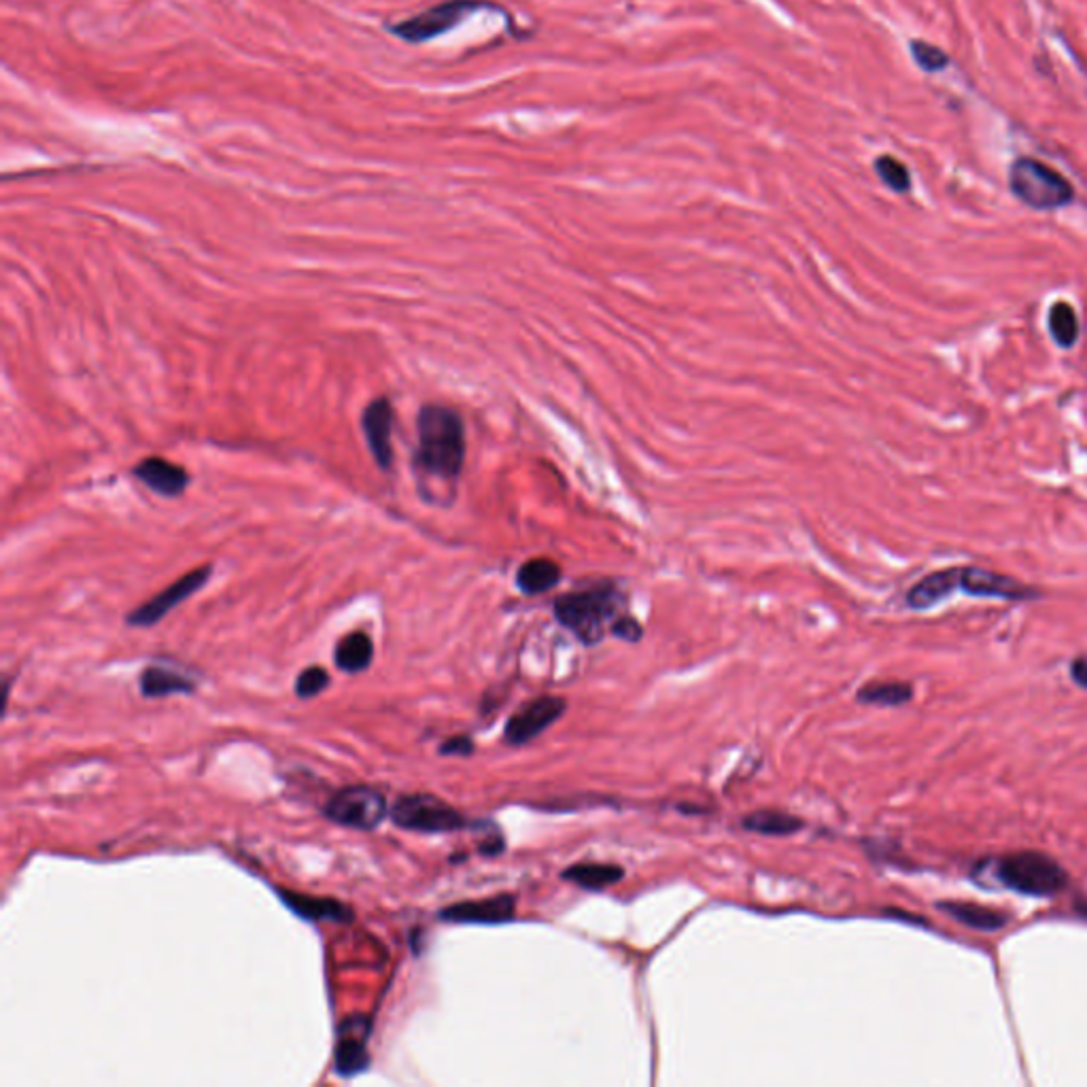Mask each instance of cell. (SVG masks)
<instances>
[{"mask_svg": "<svg viewBox=\"0 0 1087 1087\" xmlns=\"http://www.w3.org/2000/svg\"><path fill=\"white\" fill-rule=\"evenodd\" d=\"M414 465L425 476L454 483L465 461V427L449 406L427 404L418 414Z\"/></svg>", "mask_w": 1087, "mask_h": 1087, "instance_id": "cell-1", "label": "cell"}, {"mask_svg": "<svg viewBox=\"0 0 1087 1087\" xmlns=\"http://www.w3.org/2000/svg\"><path fill=\"white\" fill-rule=\"evenodd\" d=\"M623 603V593L614 582H601L562 595L555 601V616L584 646H595L603 639L605 625L618 618Z\"/></svg>", "mask_w": 1087, "mask_h": 1087, "instance_id": "cell-2", "label": "cell"}, {"mask_svg": "<svg viewBox=\"0 0 1087 1087\" xmlns=\"http://www.w3.org/2000/svg\"><path fill=\"white\" fill-rule=\"evenodd\" d=\"M1007 181L1013 196L1039 213L1060 211L1075 202L1073 184L1060 170L1032 155H1017L1013 159Z\"/></svg>", "mask_w": 1087, "mask_h": 1087, "instance_id": "cell-3", "label": "cell"}, {"mask_svg": "<svg viewBox=\"0 0 1087 1087\" xmlns=\"http://www.w3.org/2000/svg\"><path fill=\"white\" fill-rule=\"evenodd\" d=\"M996 875L1003 886L1028 897H1053L1068 884L1066 871L1041 852H1017L1001 859Z\"/></svg>", "mask_w": 1087, "mask_h": 1087, "instance_id": "cell-4", "label": "cell"}, {"mask_svg": "<svg viewBox=\"0 0 1087 1087\" xmlns=\"http://www.w3.org/2000/svg\"><path fill=\"white\" fill-rule=\"evenodd\" d=\"M493 9L499 11V7L491 4L487 0H447L440 2L414 17H409L400 24L389 26V31L402 40L409 43H427L432 38L442 37L454 26H459L468 15L476 11Z\"/></svg>", "mask_w": 1087, "mask_h": 1087, "instance_id": "cell-5", "label": "cell"}, {"mask_svg": "<svg viewBox=\"0 0 1087 1087\" xmlns=\"http://www.w3.org/2000/svg\"><path fill=\"white\" fill-rule=\"evenodd\" d=\"M393 825L414 832H452L468 825L447 801L434 794H406L391 807Z\"/></svg>", "mask_w": 1087, "mask_h": 1087, "instance_id": "cell-6", "label": "cell"}, {"mask_svg": "<svg viewBox=\"0 0 1087 1087\" xmlns=\"http://www.w3.org/2000/svg\"><path fill=\"white\" fill-rule=\"evenodd\" d=\"M328 820L355 830H375L387 818L389 807L385 796L373 787H346L326 803Z\"/></svg>", "mask_w": 1087, "mask_h": 1087, "instance_id": "cell-7", "label": "cell"}, {"mask_svg": "<svg viewBox=\"0 0 1087 1087\" xmlns=\"http://www.w3.org/2000/svg\"><path fill=\"white\" fill-rule=\"evenodd\" d=\"M567 708V701L557 695H544L525 704L506 724L504 740L510 746H525L548 726H553Z\"/></svg>", "mask_w": 1087, "mask_h": 1087, "instance_id": "cell-8", "label": "cell"}, {"mask_svg": "<svg viewBox=\"0 0 1087 1087\" xmlns=\"http://www.w3.org/2000/svg\"><path fill=\"white\" fill-rule=\"evenodd\" d=\"M960 591L971 598H988V600L1030 601L1041 598V591L1019 582L1007 574H996L983 567H962L960 569Z\"/></svg>", "mask_w": 1087, "mask_h": 1087, "instance_id": "cell-9", "label": "cell"}, {"mask_svg": "<svg viewBox=\"0 0 1087 1087\" xmlns=\"http://www.w3.org/2000/svg\"><path fill=\"white\" fill-rule=\"evenodd\" d=\"M209 578H211L209 565L189 571L184 578L173 582L168 589H164L159 595H155L153 600L143 603L139 610H134L128 616V623L134 627H151V625L159 623L173 607H177L181 601L189 600L196 591H200L209 582Z\"/></svg>", "mask_w": 1087, "mask_h": 1087, "instance_id": "cell-10", "label": "cell"}, {"mask_svg": "<svg viewBox=\"0 0 1087 1087\" xmlns=\"http://www.w3.org/2000/svg\"><path fill=\"white\" fill-rule=\"evenodd\" d=\"M370 1030L373 1024L366 1015H351L338 1026L336 1055H334L338 1075L353 1077L370 1066V1055L366 1050Z\"/></svg>", "mask_w": 1087, "mask_h": 1087, "instance_id": "cell-11", "label": "cell"}, {"mask_svg": "<svg viewBox=\"0 0 1087 1087\" xmlns=\"http://www.w3.org/2000/svg\"><path fill=\"white\" fill-rule=\"evenodd\" d=\"M515 915H517V899L512 895L457 902L440 911V920L454 924H506L512 922Z\"/></svg>", "mask_w": 1087, "mask_h": 1087, "instance_id": "cell-12", "label": "cell"}, {"mask_svg": "<svg viewBox=\"0 0 1087 1087\" xmlns=\"http://www.w3.org/2000/svg\"><path fill=\"white\" fill-rule=\"evenodd\" d=\"M391 425H393V411H391L389 402L382 400V398L375 400L366 409L364 418H362L366 442H368V447L373 450L376 463L382 470H387L391 465V459H393V450H391Z\"/></svg>", "mask_w": 1087, "mask_h": 1087, "instance_id": "cell-13", "label": "cell"}, {"mask_svg": "<svg viewBox=\"0 0 1087 1087\" xmlns=\"http://www.w3.org/2000/svg\"><path fill=\"white\" fill-rule=\"evenodd\" d=\"M960 569L962 567H945L918 580L907 593V605L911 610H931L952 598L960 591Z\"/></svg>", "mask_w": 1087, "mask_h": 1087, "instance_id": "cell-14", "label": "cell"}, {"mask_svg": "<svg viewBox=\"0 0 1087 1087\" xmlns=\"http://www.w3.org/2000/svg\"><path fill=\"white\" fill-rule=\"evenodd\" d=\"M285 907H290L296 915L310 922H351L353 909L336 899H321L312 895H300L292 890H276Z\"/></svg>", "mask_w": 1087, "mask_h": 1087, "instance_id": "cell-15", "label": "cell"}, {"mask_svg": "<svg viewBox=\"0 0 1087 1087\" xmlns=\"http://www.w3.org/2000/svg\"><path fill=\"white\" fill-rule=\"evenodd\" d=\"M134 474L147 487L153 488L159 495H166V497H177L188 487V472L184 468H179L177 463H170V461L159 459V457H150V459L141 461L134 468Z\"/></svg>", "mask_w": 1087, "mask_h": 1087, "instance_id": "cell-16", "label": "cell"}, {"mask_svg": "<svg viewBox=\"0 0 1087 1087\" xmlns=\"http://www.w3.org/2000/svg\"><path fill=\"white\" fill-rule=\"evenodd\" d=\"M562 580V567L546 557L529 559L517 574V584L525 595H542L555 589Z\"/></svg>", "mask_w": 1087, "mask_h": 1087, "instance_id": "cell-17", "label": "cell"}, {"mask_svg": "<svg viewBox=\"0 0 1087 1087\" xmlns=\"http://www.w3.org/2000/svg\"><path fill=\"white\" fill-rule=\"evenodd\" d=\"M625 877V869L618 864L578 863L563 871V879L584 888V890H603L614 886Z\"/></svg>", "mask_w": 1087, "mask_h": 1087, "instance_id": "cell-18", "label": "cell"}, {"mask_svg": "<svg viewBox=\"0 0 1087 1087\" xmlns=\"http://www.w3.org/2000/svg\"><path fill=\"white\" fill-rule=\"evenodd\" d=\"M945 913H949L954 920H958L960 924L969 926V929H976V931H999L1007 924L1005 915L999 913V911H992L988 907H981V905H976V902H941L938 905Z\"/></svg>", "mask_w": 1087, "mask_h": 1087, "instance_id": "cell-19", "label": "cell"}, {"mask_svg": "<svg viewBox=\"0 0 1087 1087\" xmlns=\"http://www.w3.org/2000/svg\"><path fill=\"white\" fill-rule=\"evenodd\" d=\"M373 654H375L373 639L368 638L366 634H351L338 643L334 661H336L338 670H342L346 674H357V672H364L373 663Z\"/></svg>", "mask_w": 1087, "mask_h": 1087, "instance_id": "cell-20", "label": "cell"}, {"mask_svg": "<svg viewBox=\"0 0 1087 1087\" xmlns=\"http://www.w3.org/2000/svg\"><path fill=\"white\" fill-rule=\"evenodd\" d=\"M1048 328L1051 338L1060 348H1073L1082 336V323L1077 310L1068 302L1058 300L1050 306Z\"/></svg>", "mask_w": 1087, "mask_h": 1087, "instance_id": "cell-21", "label": "cell"}, {"mask_svg": "<svg viewBox=\"0 0 1087 1087\" xmlns=\"http://www.w3.org/2000/svg\"><path fill=\"white\" fill-rule=\"evenodd\" d=\"M191 690H193L191 680L166 667H150L141 675V693L145 697L157 699L168 695H188Z\"/></svg>", "mask_w": 1087, "mask_h": 1087, "instance_id": "cell-22", "label": "cell"}, {"mask_svg": "<svg viewBox=\"0 0 1087 1087\" xmlns=\"http://www.w3.org/2000/svg\"><path fill=\"white\" fill-rule=\"evenodd\" d=\"M744 828H748L751 832H758V835L788 837V835H794L796 830L803 828V820L792 816V814H784V812L760 810V812H752L744 818Z\"/></svg>", "mask_w": 1087, "mask_h": 1087, "instance_id": "cell-23", "label": "cell"}, {"mask_svg": "<svg viewBox=\"0 0 1087 1087\" xmlns=\"http://www.w3.org/2000/svg\"><path fill=\"white\" fill-rule=\"evenodd\" d=\"M859 701L869 706H886L895 708L911 701L913 688L905 682H871L859 690Z\"/></svg>", "mask_w": 1087, "mask_h": 1087, "instance_id": "cell-24", "label": "cell"}, {"mask_svg": "<svg viewBox=\"0 0 1087 1087\" xmlns=\"http://www.w3.org/2000/svg\"><path fill=\"white\" fill-rule=\"evenodd\" d=\"M909 54H911V60L915 62V67L926 75L943 73L952 64V56L943 47H938L931 40H924V38H911Z\"/></svg>", "mask_w": 1087, "mask_h": 1087, "instance_id": "cell-25", "label": "cell"}, {"mask_svg": "<svg viewBox=\"0 0 1087 1087\" xmlns=\"http://www.w3.org/2000/svg\"><path fill=\"white\" fill-rule=\"evenodd\" d=\"M873 170L879 177V181L890 191H895V193H909L911 191V186H913L911 173L899 157H895L890 153H882L875 157Z\"/></svg>", "mask_w": 1087, "mask_h": 1087, "instance_id": "cell-26", "label": "cell"}, {"mask_svg": "<svg viewBox=\"0 0 1087 1087\" xmlns=\"http://www.w3.org/2000/svg\"><path fill=\"white\" fill-rule=\"evenodd\" d=\"M330 684V675L323 667H308L296 680V695L302 699H310L323 693Z\"/></svg>", "mask_w": 1087, "mask_h": 1087, "instance_id": "cell-27", "label": "cell"}, {"mask_svg": "<svg viewBox=\"0 0 1087 1087\" xmlns=\"http://www.w3.org/2000/svg\"><path fill=\"white\" fill-rule=\"evenodd\" d=\"M610 631H612V636L625 639V641H631V643H636V641H639L641 636H643L641 625H639L636 618H631V616H618V618L612 623Z\"/></svg>", "mask_w": 1087, "mask_h": 1087, "instance_id": "cell-28", "label": "cell"}, {"mask_svg": "<svg viewBox=\"0 0 1087 1087\" xmlns=\"http://www.w3.org/2000/svg\"><path fill=\"white\" fill-rule=\"evenodd\" d=\"M474 752V744L470 737L465 735H457V737H450L449 742H445L440 746V754H450V756H468Z\"/></svg>", "mask_w": 1087, "mask_h": 1087, "instance_id": "cell-29", "label": "cell"}, {"mask_svg": "<svg viewBox=\"0 0 1087 1087\" xmlns=\"http://www.w3.org/2000/svg\"><path fill=\"white\" fill-rule=\"evenodd\" d=\"M1071 675L1079 686L1087 688V659H1077L1071 667Z\"/></svg>", "mask_w": 1087, "mask_h": 1087, "instance_id": "cell-30", "label": "cell"}, {"mask_svg": "<svg viewBox=\"0 0 1087 1087\" xmlns=\"http://www.w3.org/2000/svg\"><path fill=\"white\" fill-rule=\"evenodd\" d=\"M1079 911H1082V913H1084V915H1086L1087 918V902H1084V905H1079Z\"/></svg>", "mask_w": 1087, "mask_h": 1087, "instance_id": "cell-31", "label": "cell"}]
</instances>
